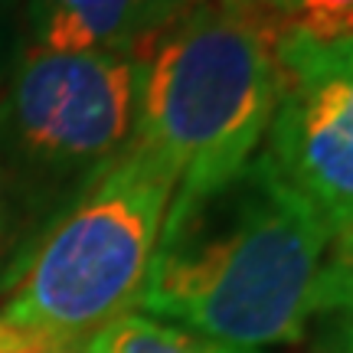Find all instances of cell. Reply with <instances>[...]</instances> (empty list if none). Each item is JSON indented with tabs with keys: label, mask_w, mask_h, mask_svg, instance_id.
Segmentation results:
<instances>
[{
	"label": "cell",
	"mask_w": 353,
	"mask_h": 353,
	"mask_svg": "<svg viewBox=\"0 0 353 353\" xmlns=\"http://www.w3.org/2000/svg\"><path fill=\"white\" fill-rule=\"evenodd\" d=\"M10 288V252H7V226H3V203H0V291Z\"/></svg>",
	"instance_id": "obj_14"
},
{
	"label": "cell",
	"mask_w": 353,
	"mask_h": 353,
	"mask_svg": "<svg viewBox=\"0 0 353 353\" xmlns=\"http://www.w3.org/2000/svg\"><path fill=\"white\" fill-rule=\"evenodd\" d=\"M265 157L337 236L353 223V37L314 39L281 23Z\"/></svg>",
	"instance_id": "obj_5"
},
{
	"label": "cell",
	"mask_w": 353,
	"mask_h": 353,
	"mask_svg": "<svg viewBox=\"0 0 353 353\" xmlns=\"http://www.w3.org/2000/svg\"><path fill=\"white\" fill-rule=\"evenodd\" d=\"M13 7L17 0H0V65L7 63L13 43Z\"/></svg>",
	"instance_id": "obj_12"
},
{
	"label": "cell",
	"mask_w": 353,
	"mask_h": 353,
	"mask_svg": "<svg viewBox=\"0 0 353 353\" xmlns=\"http://www.w3.org/2000/svg\"><path fill=\"white\" fill-rule=\"evenodd\" d=\"M88 353H265L255 347H236L226 341H213L193 334L187 327H176L167 321L131 311L118 317L114 324L101 330L95 341L85 347Z\"/></svg>",
	"instance_id": "obj_7"
},
{
	"label": "cell",
	"mask_w": 353,
	"mask_h": 353,
	"mask_svg": "<svg viewBox=\"0 0 353 353\" xmlns=\"http://www.w3.org/2000/svg\"><path fill=\"white\" fill-rule=\"evenodd\" d=\"M347 298H353V223L343 229V232H337L334 242H330L321 311H327V307L347 301ZM321 311H317V314H321Z\"/></svg>",
	"instance_id": "obj_9"
},
{
	"label": "cell",
	"mask_w": 353,
	"mask_h": 353,
	"mask_svg": "<svg viewBox=\"0 0 353 353\" xmlns=\"http://www.w3.org/2000/svg\"><path fill=\"white\" fill-rule=\"evenodd\" d=\"M193 0H26V52L138 56Z\"/></svg>",
	"instance_id": "obj_6"
},
{
	"label": "cell",
	"mask_w": 353,
	"mask_h": 353,
	"mask_svg": "<svg viewBox=\"0 0 353 353\" xmlns=\"http://www.w3.org/2000/svg\"><path fill=\"white\" fill-rule=\"evenodd\" d=\"M334 232L259 151L193 196H170L138 311L236 347L311 330Z\"/></svg>",
	"instance_id": "obj_1"
},
{
	"label": "cell",
	"mask_w": 353,
	"mask_h": 353,
	"mask_svg": "<svg viewBox=\"0 0 353 353\" xmlns=\"http://www.w3.org/2000/svg\"><path fill=\"white\" fill-rule=\"evenodd\" d=\"M229 3H239V7H252V10L275 13V17H281V20H285L294 0H229Z\"/></svg>",
	"instance_id": "obj_13"
},
{
	"label": "cell",
	"mask_w": 353,
	"mask_h": 353,
	"mask_svg": "<svg viewBox=\"0 0 353 353\" xmlns=\"http://www.w3.org/2000/svg\"><path fill=\"white\" fill-rule=\"evenodd\" d=\"M0 353H88V350H65V347H52V343L39 341L37 334L20 330L0 321Z\"/></svg>",
	"instance_id": "obj_11"
},
{
	"label": "cell",
	"mask_w": 353,
	"mask_h": 353,
	"mask_svg": "<svg viewBox=\"0 0 353 353\" xmlns=\"http://www.w3.org/2000/svg\"><path fill=\"white\" fill-rule=\"evenodd\" d=\"M285 23L314 39L353 37V0H294Z\"/></svg>",
	"instance_id": "obj_8"
},
{
	"label": "cell",
	"mask_w": 353,
	"mask_h": 353,
	"mask_svg": "<svg viewBox=\"0 0 353 353\" xmlns=\"http://www.w3.org/2000/svg\"><path fill=\"white\" fill-rule=\"evenodd\" d=\"M176 190L134 141L43 236L0 304V321L65 350H85L138 311L148 265Z\"/></svg>",
	"instance_id": "obj_4"
},
{
	"label": "cell",
	"mask_w": 353,
	"mask_h": 353,
	"mask_svg": "<svg viewBox=\"0 0 353 353\" xmlns=\"http://www.w3.org/2000/svg\"><path fill=\"white\" fill-rule=\"evenodd\" d=\"M317 350L314 353H353V298L334 304L314 317Z\"/></svg>",
	"instance_id": "obj_10"
},
{
	"label": "cell",
	"mask_w": 353,
	"mask_h": 353,
	"mask_svg": "<svg viewBox=\"0 0 353 353\" xmlns=\"http://www.w3.org/2000/svg\"><path fill=\"white\" fill-rule=\"evenodd\" d=\"M281 17L229 0H193L138 52L134 144L193 196L249 164L275 108Z\"/></svg>",
	"instance_id": "obj_2"
},
{
	"label": "cell",
	"mask_w": 353,
	"mask_h": 353,
	"mask_svg": "<svg viewBox=\"0 0 353 353\" xmlns=\"http://www.w3.org/2000/svg\"><path fill=\"white\" fill-rule=\"evenodd\" d=\"M141 63L131 52H26L0 99V203L10 285L39 236L134 138Z\"/></svg>",
	"instance_id": "obj_3"
}]
</instances>
